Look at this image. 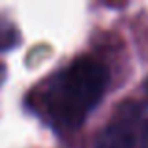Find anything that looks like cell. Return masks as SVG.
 I'll return each instance as SVG.
<instances>
[{
  "label": "cell",
  "mask_w": 148,
  "mask_h": 148,
  "mask_svg": "<svg viewBox=\"0 0 148 148\" xmlns=\"http://www.w3.org/2000/svg\"><path fill=\"white\" fill-rule=\"evenodd\" d=\"M19 41V34L15 30V26L10 21L0 17V51H6L15 47Z\"/></svg>",
  "instance_id": "3"
},
{
  "label": "cell",
  "mask_w": 148,
  "mask_h": 148,
  "mask_svg": "<svg viewBox=\"0 0 148 148\" xmlns=\"http://www.w3.org/2000/svg\"><path fill=\"white\" fill-rule=\"evenodd\" d=\"M145 90H146V96H148V81L145 83Z\"/></svg>",
  "instance_id": "5"
},
{
  "label": "cell",
  "mask_w": 148,
  "mask_h": 148,
  "mask_svg": "<svg viewBox=\"0 0 148 148\" xmlns=\"http://www.w3.org/2000/svg\"><path fill=\"white\" fill-rule=\"evenodd\" d=\"M137 143L133 118H114L96 139V148H133Z\"/></svg>",
  "instance_id": "2"
},
{
  "label": "cell",
  "mask_w": 148,
  "mask_h": 148,
  "mask_svg": "<svg viewBox=\"0 0 148 148\" xmlns=\"http://www.w3.org/2000/svg\"><path fill=\"white\" fill-rule=\"evenodd\" d=\"M4 73H6L4 71V66H0V77H4Z\"/></svg>",
  "instance_id": "4"
},
{
  "label": "cell",
  "mask_w": 148,
  "mask_h": 148,
  "mask_svg": "<svg viewBox=\"0 0 148 148\" xmlns=\"http://www.w3.org/2000/svg\"><path fill=\"white\" fill-rule=\"evenodd\" d=\"M109 71L94 58H79L53 79L45 92L51 118L62 127H77L103 98Z\"/></svg>",
  "instance_id": "1"
}]
</instances>
